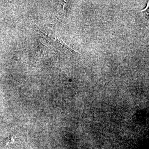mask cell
Here are the masks:
<instances>
[{
	"instance_id": "cell-1",
	"label": "cell",
	"mask_w": 149,
	"mask_h": 149,
	"mask_svg": "<svg viewBox=\"0 0 149 149\" xmlns=\"http://www.w3.org/2000/svg\"><path fill=\"white\" fill-rule=\"evenodd\" d=\"M47 36L48 40L51 42H53V44L55 47L62 53L70 56L77 55L80 54L67 45L58 36H56L54 38L51 36L49 37Z\"/></svg>"
},
{
	"instance_id": "cell-2",
	"label": "cell",
	"mask_w": 149,
	"mask_h": 149,
	"mask_svg": "<svg viewBox=\"0 0 149 149\" xmlns=\"http://www.w3.org/2000/svg\"><path fill=\"white\" fill-rule=\"evenodd\" d=\"M142 15H143V18H144V21L148 22L149 19V8L145 10L144 11H142Z\"/></svg>"
}]
</instances>
